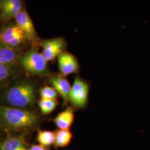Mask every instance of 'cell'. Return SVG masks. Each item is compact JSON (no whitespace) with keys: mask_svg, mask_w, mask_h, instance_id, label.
<instances>
[{"mask_svg":"<svg viewBox=\"0 0 150 150\" xmlns=\"http://www.w3.org/2000/svg\"><path fill=\"white\" fill-rule=\"evenodd\" d=\"M39 118L38 114L33 111L0 106V123L12 130L32 129L38 123Z\"/></svg>","mask_w":150,"mask_h":150,"instance_id":"6da1fadb","label":"cell"},{"mask_svg":"<svg viewBox=\"0 0 150 150\" xmlns=\"http://www.w3.org/2000/svg\"><path fill=\"white\" fill-rule=\"evenodd\" d=\"M6 102L18 108L33 106L36 102L35 86L31 82L22 81L11 86L6 91Z\"/></svg>","mask_w":150,"mask_h":150,"instance_id":"7a4b0ae2","label":"cell"},{"mask_svg":"<svg viewBox=\"0 0 150 150\" xmlns=\"http://www.w3.org/2000/svg\"><path fill=\"white\" fill-rule=\"evenodd\" d=\"M19 62L23 69L30 74L44 76L49 73L47 61L36 50L25 53L19 58Z\"/></svg>","mask_w":150,"mask_h":150,"instance_id":"3957f363","label":"cell"},{"mask_svg":"<svg viewBox=\"0 0 150 150\" xmlns=\"http://www.w3.org/2000/svg\"><path fill=\"white\" fill-rule=\"evenodd\" d=\"M90 86L86 81L80 77H76L71 86L69 101L73 106L82 108L85 107L88 102Z\"/></svg>","mask_w":150,"mask_h":150,"instance_id":"277c9868","label":"cell"},{"mask_svg":"<svg viewBox=\"0 0 150 150\" xmlns=\"http://www.w3.org/2000/svg\"><path fill=\"white\" fill-rule=\"evenodd\" d=\"M26 39L24 33L16 24L6 26L0 32V42L12 49L21 46Z\"/></svg>","mask_w":150,"mask_h":150,"instance_id":"5b68a950","label":"cell"},{"mask_svg":"<svg viewBox=\"0 0 150 150\" xmlns=\"http://www.w3.org/2000/svg\"><path fill=\"white\" fill-rule=\"evenodd\" d=\"M42 47L41 54L48 62L57 57L62 52L65 51L67 46L64 38H55L43 40L41 42Z\"/></svg>","mask_w":150,"mask_h":150,"instance_id":"8992f818","label":"cell"},{"mask_svg":"<svg viewBox=\"0 0 150 150\" xmlns=\"http://www.w3.org/2000/svg\"><path fill=\"white\" fill-rule=\"evenodd\" d=\"M59 74L64 76L77 73L80 66L77 58L74 54L64 51L57 57Z\"/></svg>","mask_w":150,"mask_h":150,"instance_id":"52a82bcc","label":"cell"},{"mask_svg":"<svg viewBox=\"0 0 150 150\" xmlns=\"http://www.w3.org/2000/svg\"><path fill=\"white\" fill-rule=\"evenodd\" d=\"M16 24L20 28L26 39L35 42L38 40V35L33 26L31 18L27 12L21 11L15 18Z\"/></svg>","mask_w":150,"mask_h":150,"instance_id":"ba28073f","label":"cell"},{"mask_svg":"<svg viewBox=\"0 0 150 150\" xmlns=\"http://www.w3.org/2000/svg\"><path fill=\"white\" fill-rule=\"evenodd\" d=\"M48 81L52 87L62 97L64 103H66L69 101V96L71 89L69 81L64 76L59 74L51 76L49 78Z\"/></svg>","mask_w":150,"mask_h":150,"instance_id":"9c48e42d","label":"cell"},{"mask_svg":"<svg viewBox=\"0 0 150 150\" xmlns=\"http://www.w3.org/2000/svg\"><path fill=\"white\" fill-rule=\"evenodd\" d=\"M74 110L71 107H67L64 111L59 113L54 119V123L61 129H69L74 122Z\"/></svg>","mask_w":150,"mask_h":150,"instance_id":"30bf717a","label":"cell"},{"mask_svg":"<svg viewBox=\"0 0 150 150\" xmlns=\"http://www.w3.org/2000/svg\"><path fill=\"white\" fill-rule=\"evenodd\" d=\"M17 56L13 49L0 42V64L11 66L16 62Z\"/></svg>","mask_w":150,"mask_h":150,"instance_id":"8fae6325","label":"cell"},{"mask_svg":"<svg viewBox=\"0 0 150 150\" xmlns=\"http://www.w3.org/2000/svg\"><path fill=\"white\" fill-rule=\"evenodd\" d=\"M0 150H28L25 141L21 137H8L0 146Z\"/></svg>","mask_w":150,"mask_h":150,"instance_id":"7c38bea8","label":"cell"},{"mask_svg":"<svg viewBox=\"0 0 150 150\" xmlns=\"http://www.w3.org/2000/svg\"><path fill=\"white\" fill-rule=\"evenodd\" d=\"M72 138V134L69 129H59L55 132L54 145L56 147H64L69 144Z\"/></svg>","mask_w":150,"mask_h":150,"instance_id":"4fadbf2b","label":"cell"},{"mask_svg":"<svg viewBox=\"0 0 150 150\" xmlns=\"http://www.w3.org/2000/svg\"><path fill=\"white\" fill-rule=\"evenodd\" d=\"M55 132L50 131H40L37 136V139L40 145L48 147L54 144Z\"/></svg>","mask_w":150,"mask_h":150,"instance_id":"5bb4252c","label":"cell"},{"mask_svg":"<svg viewBox=\"0 0 150 150\" xmlns=\"http://www.w3.org/2000/svg\"><path fill=\"white\" fill-rule=\"evenodd\" d=\"M57 99H41L38 102V106L43 115H48L52 112L58 106Z\"/></svg>","mask_w":150,"mask_h":150,"instance_id":"9a60e30c","label":"cell"},{"mask_svg":"<svg viewBox=\"0 0 150 150\" xmlns=\"http://www.w3.org/2000/svg\"><path fill=\"white\" fill-rule=\"evenodd\" d=\"M41 99H57L59 93L52 86L45 85L40 91Z\"/></svg>","mask_w":150,"mask_h":150,"instance_id":"2e32d148","label":"cell"},{"mask_svg":"<svg viewBox=\"0 0 150 150\" xmlns=\"http://www.w3.org/2000/svg\"><path fill=\"white\" fill-rule=\"evenodd\" d=\"M18 6H22L21 1L4 0L2 1V3L0 5V10L1 11V13H2Z\"/></svg>","mask_w":150,"mask_h":150,"instance_id":"e0dca14e","label":"cell"},{"mask_svg":"<svg viewBox=\"0 0 150 150\" xmlns=\"http://www.w3.org/2000/svg\"><path fill=\"white\" fill-rule=\"evenodd\" d=\"M12 73L11 66L0 64V82L7 79Z\"/></svg>","mask_w":150,"mask_h":150,"instance_id":"ac0fdd59","label":"cell"},{"mask_svg":"<svg viewBox=\"0 0 150 150\" xmlns=\"http://www.w3.org/2000/svg\"><path fill=\"white\" fill-rule=\"evenodd\" d=\"M22 7V6L16 7L10 10L2 12L1 13V17L3 20H7L12 18H15V17L21 11Z\"/></svg>","mask_w":150,"mask_h":150,"instance_id":"d6986e66","label":"cell"},{"mask_svg":"<svg viewBox=\"0 0 150 150\" xmlns=\"http://www.w3.org/2000/svg\"><path fill=\"white\" fill-rule=\"evenodd\" d=\"M28 150H47L45 147L41 145H33L31 148Z\"/></svg>","mask_w":150,"mask_h":150,"instance_id":"ffe728a7","label":"cell"},{"mask_svg":"<svg viewBox=\"0 0 150 150\" xmlns=\"http://www.w3.org/2000/svg\"><path fill=\"white\" fill-rule=\"evenodd\" d=\"M2 1H1V0H0V5H1V3H2Z\"/></svg>","mask_w":150,"mask_h":150,"instance_id":"44dd1931","label":"cell"}]
</instances>
